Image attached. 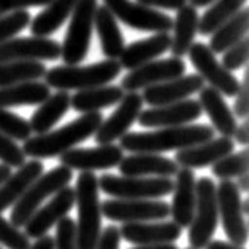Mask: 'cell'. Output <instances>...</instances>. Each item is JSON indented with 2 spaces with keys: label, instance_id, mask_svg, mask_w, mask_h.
Instances as JSON below:
<instances>
[{
  "label": "cell",
  "instance_id": "cell-1",
  "mask_svg": "<svg viewBox=\"0 0 249 249\" xmlns=\"http://www.w3.org/2000/svg\"><path fill=\"white\" fill-rule=\"evenodd\" d=\"M214 133L208 124H180L150 133H126L120 138V147L131 154H161L206 142L214 138Z\"/></svg>",
  "mask_w": 249,
  "mask_h": 249
},
{
  "label": "cell",
  "instance_id": "cell-2",
  "mask_svg": "<svg viewBox=\"0 0 249 249\" xmlns=\"http://www.w3.org/2000/svg\"><path fill=\"white\" fill-rule=\"evenodd\" d=\"M103 120L104 118L101 112H88V114H83L77 120L67 123L66 126L59 129L26 139L24 147H21V149L26 157L36 158V160L59 157L66 150L73 149L77 144L93 136Z\"/></svg>",
  "mask_w": 249,
  "mask_h": 249
},
{
  "label": "cell",
  "instance_id": "cell-3",
  "mask_svg": "<svg viewBox=\"0 0 249 249\" xmlns=\"http://www.w3.org/2000/svg\"><path fill=\"white\" fill-rule=\"evenodd\" d=\"M75 203L78 222L75 224L77 249H96L101 236L99 182L93 171H82L77 178Z\"/></svg>",
  "mask_w": 249,
  "mask_h": 249
},
{
  "label": "cell",
  "instance_id": "cell-4",
  "mask_svg": "<svg viewBox=\"0 0 249 249\" xmlns=\"http://www.w3.org/2000/svg\"><path fill=\"white\" fill-rule=\"evenodd\" d=\"M122 66L118 59H106L88 66H56L45 72V83L59 91L88 89L107 85L120 75Z\"/></svg>",
  "mask_w": 249,
  "mask_h": 249
},
{
  "label": "cell",
  "instance_id": "cell-5",
  "mask_svg": "<svg viewBox=\"0 0 249 249\" xmlns=\"http://www.w3.org/2000/svg\"><path fill=\"white\" fill-rule=\"evenodd\" d=\"M71 180H72V169L64 165L53 168L47 174L42 173L40 176L27 187V190L22 194V196L13 205L10 224L18 229L24 227L26 222L40 208L42 203L47 198L53 196L62 187L69 185Z\"/></svg>",
  "mask_w": 249,
  "mask_h": 249
},
{
  "label": "cell",
  "instance_id": "cell-6",
  "mask_svg": "<svg viewBox=\"0 0 249 249\" xmlns=\"http://www.w3.org/2000/svg\"><path fill=\"white\" fill-rule=\"evenodd\" d=\"M96 8L98 0H77L61 45V58L66 66H77L87 58L94 29Z\"/></svg>",
  "mask_w": 249,
  "mask_h": 249
},
{
  "label": "cell",
  "instance_id": "cell-7",
  "mask_svg": "<svg viewBox=\"0 0 249 249\" xmlns=\"http://www.w3.org/2000/svg\"><path fill=\"white\" fill-rule=\"evenodd\" d=\"M219 222L216 184L213 179L195 180V213L189 225V243L194 249H203L216 233Z\"/></svg>",
  "mask_w": 249,
  "mask_h": 249
},
{
  "label": "cell",
  "instance_id": "cell-8",
  "mask_svg": "<svg viewBox=\"0 0 249 249\" xmlns=\"http://www.w3.org/2000/svg\"><path fill=\"white\" fill-rule=\"evenodd\" d=\"M99 189L114 198L133 200H157L173 194L174 180L171 178H134L104 174L98 179Z\"/></svg>",
  "mask_w": 249,
  "mask_h": 249
},
{
  "label": "cell",
  "instance_id": "cell-9",
  "mask_svg": "<svg viewBox=\"0 0 249 249\" xmlns=\"http://www.w3.org/2000/svg\"><path fill=\"white\" fill-rule=\"evenodd\" d=\"M103 2L104 7L109 8L117 19H120L131 29L155 34L169 32L173 29L174 19L171 16L134 0H103Z\"/></svg>",
  "mask_w": 249,
  "mask_h": 249
},
{
  "label": "cell",
  "instance_id": "cell-10",
  "mask_svg": "<svg viewBox=\"0 0 249 249\" xmlns=\"http://www.w3.org/2000/svg\"><path fill=\"white\" fill-rule=\"evenodd\" d=\"M217 213L225 235L233 245L243 246L248 241V222L241 213V195L236 182L231 179L220 180L216 187Z\"/></svg>",
  "mask_w": 249,
  "mask_h": 249
},
{
  "label": "cell",
  "instance_id": "cell-11",
  "mask_svg": "<svg viewBox=\"0 0 249 249\" xmlns=\"http://www.w3.org/2000/svg\"><path fill=\"white\" fill-rule=\"evenodd\" d=\"M187 54H189L192 66L198 71V75L208 82L209 87L229 98H233L238 93L240 80L231 73V71L225 69L222 62L216 59V54L209 50L208 45L203 42H194Z\"/></svg>",
  "mask_w": 249,
  "mask_h": 249
},
{
  "label": "cell",
  "instance_id": "cell-12",
  "mask_svg": "<svg viewBox=\"0 0 249 249\" xmlns=\"http://www.w3.org/2000/svg\"><path fill=\"white\" fill-rule=\"evenodd\" d=\"M101 213L115 222H149L165 220L169 216V205L161 200H133L115 198L101 203Z\"/></svg>",
  "mask_w": 249,
  "mask_h": 249
},
{
  "label": "cell",
  "instance_id": "cell-13",
  "mask_svg": "<svg viewBox=\"0 0 249 249\" xmlns=\"http://www.w3.org/2000/svg\"><path fill=\"white\" fill-rule=\"evenodd\" d=\"M142 96L138 91L124 93L122 101L118 103L117 109L112 112L107 120H103L99 128L94 133V141L101 144H114L117 139H120L123 134L128 133V129L133 126V123L138 120V117L142 110Z\"/></svg>",
  "mask_w": 249,
  "mask_h": 249
},
{
  "label": "cell",
  "instance_id": "cell-14",
  "mask_svg": "<svg viewBox=\"0 0 249 249\" xmlns=\"http://www.w3.org/2000/svg\"><path fill=\"white\" fill-rule=\"evenodd\" d=\"M185 73V62L182 58L173 56L168 59H154L129 71L126 77L122 78L120 87L124 91H139L152 85L171 80Z\"/></svg>",
  "mask_w": 249,
  "mask_h": 249
},
{
  "label": "cell",
  "instance_id": "cell-15",
  "mask_svg": "<svg viewBox=\"0 0 249 249\" xmlns=\"http://www.w3.org/2000/svg\"><path fill=\"white\" fill-rule=\"evenodd\" d=\"M61 58V43L47 37H16L0 45V62L54 61Z\"/></svg>",
  "mask_w": 249,
  "mask_h": 249
},
{
  "label": "cell",
  "instance_id": "cell-16",
  "mask_svg": "<svg viewBox=\"0 0 249 249\" xmlns=\"http://www.w3.org/2000/svg\"><path fill=\"white\" fill-rule=\"evenodd\" d=\"M75 205V189L72 187H62L52 196L48 205L43 208H38L36 213L32 214L31 219L27 220L24 229V233L29 238H40V236L47 235L48 230L54 227L62 217L67 216Z\"/></svg>",
  "mask_w": 249,
  "mask_h": 249
},
{
  "label": "cell",
  "instance_id": "cell-17",
  "mask_svg": "<svg viewBox=\"0 0 249 249\" xmlns=\"http://www.w3.org/2000/svg\"><path fill=\"white\" fill-rule=\"evenodd\" d=\"M201 106L195 99H184L179 103L150 107L149 110H141L138 117L139 124L144 128H168L189 124L201 117Z\"/></svg>",
  "mask_w": 249,
  "mask_h": 249
},
{
  "label": "cell",
  "instance_id": "cell-18",
  "mask_svg": "<svg viewBox=\"0 0 249 249\" xmlns=\"http://www.w3.org/2000/svg\"><path fill=\"white\" fill-rule=\"evenodd\" d=\"M123 150L115 144H101L93 149H69L59 155L61 165L78 171H98L118 166Z\"/></svg>",
  "mask_w": 249,
  "mask_h": 249
},
{
  "label": "cell",
  "instance_id": "cell-19",
  "mask_svg": "<svg viewBox=\"0 0 249 249\" xmlns=\"http://www.w3.org/2000/svg\"><path fill=\"white\" fill-rule=\"evenodd\" d=\"M203 87H205V80L198 73H190V75H180L171 78V80L147 87L141 96H142L144 103H147L150 107H158L184 101L189 96L198 93Z\"/></svg>",
  "mask_w": 249,
  "mask_h": 249
},
{
  "label": "cell",
  "instance_id": "cell-20",
  "mask_svg": "<svg viewBox=\"0 0 249 249\" xmlns=\"http://www.w3.org/2000/svg\"><path fill=\"white\" fill-rule=\"evenodd\" d=\"M235 149V141L231 138L220 136L217 139H209L206 142L185 147V149L178 150L176 161L179 168H206L214 165L217 160L224 158L225 155L231 154Z\"/></svg>",
  "mask_w": 249,
  "mask_h": 249
},
{
  "label": "cell",
  "instance_id": "cell-21",
  "mask_svg": "<svg viewBox=\"0 0 249 249\" xmlns=\"http://www.w3.org/2000/svg\"><path fill=\"white\" fill-rule=\"evenodd\" d=\"M182 229L174 222H126L122 225L120 236L134 245H163L180 238Z\"/></svg>",
  "mask_w": 249,
  "mask_h": 249
},
{
  "label": "cell",
  "instance_id": "cell-22",
  "mask_svg": "<svg viewBox=\"0 0 249 249\" xmlns=\"http://www.w3.org/2000/svg\"><path fill=\"white\" fill-rule=\"evenodd\" d=\"M123 176L134 178H173L179 171L178 163L158 154H133L118 163Z\"/></svg>",
  "mask_w": 249,
  "mask_h": 249
},
{
  "label": "cell",
  "instance_id": "cell-23",
  "mask_svg": "<svg viewBox=\"0 0 249 249\" xmlns=\"http://www.w3.org/2000/svg\"><path fill=\"white\" fill-rule=\"evenodd\" d=\"M174 198L169 216L180 229L189 227L195 213V174L189 168H179L174 180Z\"/></svg>",
  "mask_w": 249,
  "mask_h": 249
},
{
  "label": "cell",
  "instance_id": "cell-24",
  "mask_svg": "<svg viewBox=\"0 0 249 249\" xmlns=\"http://www.w3.org/2000/svg\"><path fill=\"white\" fill-rule=\"evenodd\" d=\"M169 47H171V36L168 32H158L149 38L133 42L128 47H124L122 54L118 56V62H120L122 69L124 67L126 71H133L169 52Z\"/></svg>",
  "mask_w": 249,
  "mask_h": 249
},
{
  "label": "cell",
  "instance_id": "cell-25",
  "mask_svg": "<svg viewBox=\"0 0 249 249\" xmlns=\"http://www.w3.org/2000/svg\"><path fill=\"white\" fill-rule=\"evenodd\" d=\"M198 93H200L198 103L201 106V110L206 112V115L211 120L214 131L225 138H233L238 123H236V117L233 115L229 104L225 103L224 96L213 87H203Z\"/></svg>",
  "mask_w": 249,
  "mask_h": 249
},
{
  "label": "cell",
  "instance_id": "cell-26",
  "mask_svg": "<svg viewBox=\"0 0 249 249\" xmlns=\"http://www.w3.org/2000/svg\"><path fill=\"white\" fill-rule=\"evenodd\" d=\"M43 173V163L34 158L32 161H26L24 165L18 168V171L10 176L0 184V214L22 196L34 180Z\"/></svg>",
  "mask_w": 249,
  "mask_h": 249
},
{
  "label": "cell",
  "instance_id": "cell-27",
  "mask_svg": "<svg viewBox=\"0 0 249 249\" xmlns=\"http://www.w3.org/2000/svg\"><path fill=\"white\" fill-rule=\"evenodd\" d=\"M124 96V89L117 85H101V87L80 89L71 96V107L73 110L88 114V112H99L106 107L115 106Z\"/></svg>",
  "mask_w": 249,
  "mask_h": 249
},
{
  "label": "cell",
  "instance_id": "cell-28",
  "mask_svg": "<svg viewBox=\"0 0 249 249\" xmlns=\"http://www.w3.org/2000/svg\"><path fill=\"white\" fill-rule=\"evenodd\" d=\"M94 29L99 36L101 50L107 59H118L124 50V38L118 27L117 18L107 7H98L94 13Z\"/></svg>",
  "mask_w": 249,
  "mask_h": 249
},
{
  "label": "cell",
  "instance_id": "cell-29",
  "mask_svg": "<svg viewBox=\"0 0 249 249\" xmlns=\"http://www.w3.org/2000/svg\"><path fill=\"white\" fill-rule=\"evenodd\" d=\"M198 21H200L198 10L192 7L190 3L178 10L176 19L173 22L174 36L171 37V47H169V52L173 53V56L182 58L189 53V48L195 42L198 34Z\"/></svg>",
  "mask_w": 249,
  "mask_h": 249
},
{
  "label": "cell",
  "instance_id": "cell-30",
  "mask_svg": "<svg viewBox=\"0 0 249 249\" xmlns=\"http://www.w3.org/2000/svg\"><path fill=\"white\" fill-rule=\"evenodd\" d=\"M71 107V94L69 91H58L50 94L42 104H38V109L32 114L31 129L36 134H45L52 131V128L58 123L66 112Z\"/></svg>",
  "mask_w": 249,
  "mask_h": 249
},
{
  "label": "cell",
  "instance_id": "cell-31",
  "mask_svg": "<svg viewBox=\"0 0 249 249\" xmlns=\"http://www.w3.org/2000/svg\"><path fill=\"white\" fill-rule=\"evenodd\" d=\"M50 96V87L38 80L21 82L11 87L0 88V107L38 106Z\"/></svg>",
  "mask_w": 249,
  "mask_h": 249
},
{
  "label": "cell",
  "instance_id": "cell-32",
  "mask_svg": "<svg viewBox=\"0 0 249 249\" xmlns=\"http://www.w3.org/2000/svg\"><path fill=\"white\" fill-rule=\"evenodd\" d=\"M77 0H52L47 8L31 19L29 27L36 37H48L64 24L75 8Z\"/></svg>",
  "mask_w": 249,
  "mask_h": 249
},
{
  "label": "cell",
  "instance_id": "cell-33",
  "mask_svg": "<svg viewBox=\"0 0 249 249\" xmlns=\"http://www.w3.org/2000/svg\"><path fill=\"white\" fill-rule=\"evenodd\" d=\"M248 29H249V10L241 8L238 13H235L231 18L222 22L211 34L213 38L208 47L214 54L227 52L231 45H235L241 38L246 37Z\"/></svg>",
  "mask_w": 249,
  "mask_h": 249
},
{
  "label": "cell",
  "instance_id": "cell-34",
  "mask_svg": "<svg viewBox=\"0 0 249 249\" xmlns=\"http://www.w3.org/2000/svg\"><path fill=\"white\" fill-rule=\"evenodd\" d=\"M47 67L42 61H8L0 62V88L11 87L21 82L42 78Z\"/></svg>",
  "mask_w": 249,
  "mask_h": 249
},
{
  "label": "cell",
  "instance_id": "cell-35",
  "mask_svg": "<svg viewBox=\"0 0 249 249\" xmlns=\"http://www.w3.org/2000/svg\"><path fill=\"white\" fill-rule=\"evenodd\" d=\"M246 0H214L198 21V34L211 36L217 27L245 7Z\"/></svg>",
  "mask_w": 249,
  "mask_h": 249
},
{
  "label": "cell",
  "instance_id": "cell-36",
  "mask_svg": "<svg viewBox=\"0 0 249 249\" xmlns=\"http://www.w3.org/2000/svg\"><path fill=\"white\" fill-rule=\"evenodd\" d=\"M211 166L213 174L220 180L238 178L241 174L248 173L249 169V150L243 149L241 152H236V154L231 152V154L220 158Z\"/></svg>",
  "mask_w": 249,
  "mask_h": 249
},
{
  "label": "cell",
  "instance_id": "cell-37",
  "mask_svg": "<svg viewBox=\"0 0 249 249\" xmlns=\"http://www.w3.org/2000/svg\"><path fill=\"white\" fill-rule=\"evenodd\" d=\"M0 133L13 141H26L31 138V124L22 117L0 107Z\"/></svg>",
  "mask_w": 249,
  "mask_h": 249
},
{
  "label": "cell",
  "instance_id": "cell-38",
  "mask_svg": "<svg viewBox=\"0 0 249 249\" xmlns=\"http://www.w3.org/2000/svg\"><path fill=\"white\" fill-rule=\"evenodd\" d=\"M29 22L31 15L27 10H18L7 16H2L0 18V45L13 38L22 29H26L29 26Z\"/></svg>",
  "mask_w": 249,
  "mask_h": 249
},
{
  "label": "cell",
  "instance_id": "cell-39",
  "mask_svg": "<svg viewBox=\"0 0 249 249\" xmlns=\"http://www.w3.org/2000/svg\"><path fill=\"white\" fill-rule=\"evenodd\" d=\"M0 245L8 249H29L31 240L18 227L11 225L7 219L0 216Z\"/></svg>",
  "mask_w": 249,
  "mask_h": 249
},
{
  "label": "cell",
  "instance_id": "cell-40",
  "mask_svg": "<svg viewBox=\"0 0 249 249\" xmlns=\"http://www.w3.org/2000/svg\"><path fill=\"white\" fill-rule=\"evenodd\" d=\"M248 56H249V38L245 37L240 42L224 52L222 56V66L229 71H238L241 67L248 66Z\"/></svg>",
  "mask_w": 249,
  "mask_h": 249
},
{
  "label": "cell",
  "instance_id": "cell-41",
  "mask_svg": "<svg viewBox=\"0 0 249 249\" xmlns=\"http://www.w3.org/2000/svg\"><path fill=\"white\" fill-rule=\"evenodd\" d=\"M0 161L10 168H19L26 163V155L21 147L2 133H0Z\"/></svg>",
  "mask_w": 249,
  "mask_h": 249
},
{
  "label": "cell",
  "instance_id": "cell-42",
  "mask_svg": "<svg viewBox=\"0 0 249 249\" xmlns=\"http://www.w3.org/2000/svg\"><path fill=\"white\" fill-rule=\"evenodd\" d=\"M54 249H77L75 246V222L71 217H62L56 224Z\"/></svg>",
  "mask_w": 249,
  "mask_h": 249
},
{
  "label": "cell",
  "instance_id": "cell-43",
  "mask_svg": "<svg viewBox=\"0 0 249 249\" xmlns=\"http://www.w3.org/2000/svg\"><path fill=\"white\" fill-rule=\"evenodd\" d=\"M235 96H236V101H235V107H233V115L245 120V118H248V115H249V71H248V66H245V75H243V80L240 82L238 93Z\"/></svg>",
  "mask_w": 249,
  "mask_h": 249
},
{
  "label": "cell",
  "instance_id": "cell-44",
  "mask_svg": "<svg viewBox=\"0 0 249 249\" xmlns=\"http://www.w3.org/2000/svg\"><path fill=\"white\" fill-rule=\"evenodd\" d=\"M52 0H0V18L29 7H45Z\"/></svg>",
  "mask_w": 249,
  "mask_h": 249
},
{
  "label": "cell",
  "instance_id": "cell-45",
  "mask_svg": "<svg viewBox=\"0 0 249 249\" xmlns=\"http://www.w3.org/2000/svg\"><path fill=\"white\" fill-rule=\"evenodd\" d=\"M120 230L114 225H109L101 231L99 241L96 249H120Z\"/></svg>",
  "mask_w": 249,
  "mask_h": 249
},
{
  "label": "cell",
  "instance_id": "cell-46",
  "mask_svg": "<svg viewBox=\"0 0 249 249\" xmlns=\"http://www.w3.org/2000/svg\"><path fill=\"white\" fill-rule=\"evenodd\" d=\"M138 3H142L150 8H160V10H179L184 5L189 3V0H136Z\"/></svg>",
  "mask_w": 249,
  "mask_h": 249
},
{
  "label": "cell",
  "instance_id": "cell-47",
  "mask_svg": "<svg viewBox=\"0 0 249 249\" xmlns=\"http://www.w3.org/2000/svg\"><path fill=\"white\" fill-rule=\"evenodd\" d=\"M233 138L238 144L241 145H248L249 142V123H248V118H245V122L241 123V126H236L235 133H233Z\"/></svg>",
  "mask_w": 249,
  "mask_h": 249
},
{
  "label": "cell",
  "instance_id": "cell-48",
  "mask_svg": "<svg viewBox=\"0 0 249 249\" xmlns=\"http://www.w3.org/2000/svg\"><path fill=\"white\" fill-rule=\"evenodd\" d=\"M29 249H54V238L48 235H43L40 238H37Z\"/></svg>",
  "mask_w": 249,
  "mask_h": 249
},
{
  "label": "cell",
  "instance_id": "cell-49",
  "mask_svg": "<svg viewBox=\"0 0 249 249\" xmlns=\"http://www.w3.org/2000/svg\"><path fill=\"white\" fill-rule=\"evenodd\" d=\"M206 249H245L243 246L238 245H233V243H225V241H209L208 245L205 246Z\"/></svg>",
  "mask_w": 249,
  "mask_h": 249
},
{
  "label": "cell",
  "instance_id": "cell-50",
  "mask_svg": "<svg viewBox=\"0 0 249 249\" xmlns=\"http://www.w3.org/2000/svg\"><path fill=\"white\" fill-rule=\"evenodd\" d=\"M133 249H178L174 243H163V245H141Z\"/></svg>",
  "mask_w": 249,
  "mask_h": 249
},
{
  "label": "cell",
  "instance_id": "cell-51",
  "mask_svg": "<svg viewBox=\"0 0 249 249\" xmlns=\"http://www.w3.org/2000/svg\"><path fill=\"white\" fill-rule=\"evenodd\" d=\"M238 182H236V185H238V189L240 192H248L249 190V176H248V173L245 174H241V176H238Z\"/></svg>",
  "mask_w": 249,
  "mask_h": 249
},
{
  "label": "cell",
  "instance_id": "cell-52",
  "mask_svg": "<svg viewBox=\"0 0 249 249\" xmlns=\"http://www.w3.org/2000/svg\"><path fill=\"white\" fill-rule=\"evenodd\" d=\"M192 7H195V8H203V7H209L214 0H189Z\"/></svg>",
  "mask_w": 249,
  "mask_h": 249
},
{
  "label": "cell",
  "instance_id": "cell-53",
  "mask_svg": "<svg viewBox=\"0 0 249 249\" xmlns=\"http://www.w3.org/2000/svg\"><path fill=\"white\" fill-rule=\"evenodd\" d=\"M10 174H11V168L2 163V165H0V184H2L3 180L10 176Z\"/></svg>",
  "mask_w": 249,
  "mask_h": 249
},
{
  "label": "cell",
  "instance_id": "cell-54",
  "mask_svg": "<svg viewBox=\"0 0 249 249\" xmlns=\"http://www.w3.org/2000/svg\"><path fill=\"white\" fill-rule=\"evenodd\" d=\"M241 213H243V216H248L249 214V198L241 201Z\"/></svg>",
  "mask_w": 249,
  "mask_h": 249
},
{
  "label": "cell",
  "instance_id": "cell-55",
  "mask_svg": "<svg viewBox=\"0 0 249 249\" xmlns=\"http://www.w3.org/2000/svg\"><path fill=\"white\" fill-rule=\"evenodd\" d=\"M189 249H194V248H189Z\"/></svg>",
  "mask_w": 249,
  "mask_h": 249
},
{
  "label": "cell",
  "instance_id": "cell-56",
  "mask_svg": "<svg viewBox=\"0 0 249 249\" xmlns=\"http://www.w3.org/2000/svg\"><path fill=\"white\" fill-rule=\"evenodd\" d=\"M0 249H2V248H0Z\"/></svg>",
  "mask_w": 249,
  "mask_h": 249
}]
</instances>
